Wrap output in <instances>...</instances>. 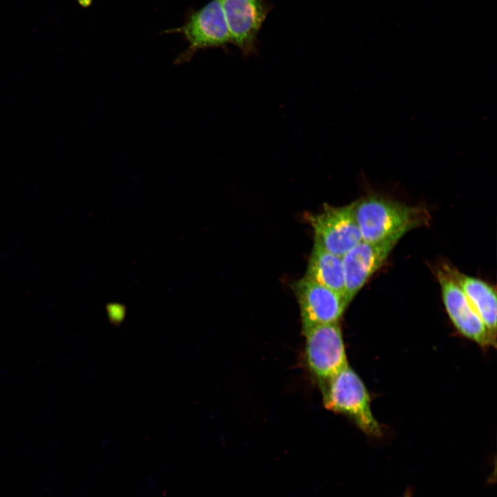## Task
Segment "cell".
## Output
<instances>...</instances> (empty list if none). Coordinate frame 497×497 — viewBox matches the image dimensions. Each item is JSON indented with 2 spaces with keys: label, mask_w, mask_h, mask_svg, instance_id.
I'll list each match as a JSON object with an SVG mask.
<instances>
[{
  "label": "cell",
  "mask_w": 497,
  "mask_h": 497,
  "mask_svg": "<svg viewBox=\"0 0 497 497\" xmlns=\"http://www.w3.org/2000/svg\"><path fill=\"white\" fill-rule=\"evenodd\" d=\"M354 213L362 240L367 242L402 237L427 217L423 209L375 194L355 202Z\"/></svg>",
  "instance_id": "6da1fadb"
},
{
  "label": "cell",
  "mask_w": 497,
  "mask_h": 497,
  "mask_svg": "<svg viewBox=\"0 0 497 497\" xmlns=\"http://www.w3.org/2000/svg\"><path fill=\"white\" fill-rule=\"evenodd\" d=\"M320 387L327 409L347 416L369 436H381L382 428L372 413L368 391L349 365Z\"/></svg>",
  "instance_id": "7a4b0ae2"
},
{
  "label": "cell",
  "mask_w": 497,
  "mask_h": 497,
  "mask_svg": "<svg viewBox=\"0 0 497 497\" xmlns=\"http://www.w3.org/2000/svg\"><path fill=\"white\" fill-rule=\"evenodd\" d=\"M166 32L183 35L188 47L177 59V62L190 59L199 50L225 48L231 37L220 0H211L199 10L191 12L184 23Z\"/></svg>",
  "instance_id": "3957f363"
},
{
  "label": "cell",
  "mask_w": 497,
  "mask_h": 497,
  "mask_svg": "<svg viewBox=\"0 0 497 497\" xmlns=\"http://www.w3.org/2000/svg\"><path fill=\"white\" fill-rule=\"evenodd\" d=\"M303 333L306 364L320 386L349 365L338 322L315 325Z\"/></svg>",
  "instance_id": "277c9868"
},
{
  "label": "cell",
  "mask_w": 497,
  "mask_h": 497,
  "mask_svg": "<svg viewBox=\"0 0 497 497\" xmlns=\"http://www.w3.org/2000/svg\"><path fill=\"white\" fill-rule=\"evenodd\" d=\"M354 206L355 202L341 207L326 204L320 213L308 215L307 220L314 233V242L340 257L360 242L362 240Z\"/></svg>",
  "instance_id": "5b68a950"
},
{
  "label": "cell",
  "mask_w": 497,
  "mask_h": 497,
  "mask_svg": "<svg viewBox=\"0 0 497 497\" xmlns=\"http://www.w3.org/2000/svg\"><path fill=\"white\" fill-rule=\"evenodd\" d=\"M231 43L244 56L256 54L258 34L272 6L266 0H220Z\"/></svg>",
  "instance_id": "8992f818"
},
{
  "label": "cell",
  "mask_w": 497,
  "mask_h": 497,
  "mask_svg": "<svg viewBox=\"0 0 497 497\" xmlns=\"http://www.w3.org/2000/svg\"><path fill=\"white\" fill-rule=\"evenodd\" d=\"M292 287L300 306L302 331L315 325L338 322L349 305L344 297L306 276Z\"/></svg>",
  "instance_id": "52a82bcc"
},
{
  "label": "cell",
  "mask_w": 497,
  "mask_h": 497,
  "mask_svg": "<svg viewBox=\"0 0 497 497\" xmlns=\"http://www.w3.org/2000/svg\"><path fill=\"white\" fill-rule=\"evenodd\" d=\"M438 278L447 313L457 330L481 346L495 345L491 335L451 270L439 271Z\"/></svg>",
  "instance_id": "ba28073f"
},
{
  "label": "cell",
  "mask_w": 497,
  "mask_h": 497,
  "mask_svg": "<svg viewBox=\"0 0 497 497\" xmlns=\"http://www.w3.org/2000/svg\"><path fill=\"white\" fill-rule=\"evenodd\" d=\"M400 237L377 242L361 241L342 257L348 304L369 277L381 267Z\"/></svg>",
  "instance_id": "9c48e42d"
},
{
  "label": "cell",
  "mask_w": 497,
  "mask_h": 497,
  "mask_svg": "<svg viewBox=\"0 0 497 497\" xmlns=\"http://www.w3.org/2000/svg\"><path fill=\"white\" fill-rule=\"evenodd\" d=\"M451 272L491 335L496 340L497 302L495 289L480 279L453 270Z\"/></svg>",
  "instance_id": "30bf717a"
},
{
  "label": "cell",
  "mask_w": 497,
  "mask_h": 497,
  "mask_svg": "<svg viewBox=\"0 0 497 497\" xmlns=\"http://www.w3.org/2000/svg\"><path fill=\"white\" fill-rule=\"evenodd\" d=\"M305 276L335 291L345 299L342 257L327 251L315 242Z\"/></svg>",
  "instance_id": "8fae6325"
},
{
  "label": "cell",
  "mask_w": 497,
  "mask_h": 497,
  "mask_svg": "<svg viewBox=\"0 0 497 497\" xmlns=\"http://www.w3.org/2000/svg\"><path fill=\"white\" fill-rule=\"evenodd\" d=\"M413 496V489L409 487L405 490L404 495L402 497H412Z\"/></svg>",
  "instance_id": "7c38bea8"
}]
</instances>
